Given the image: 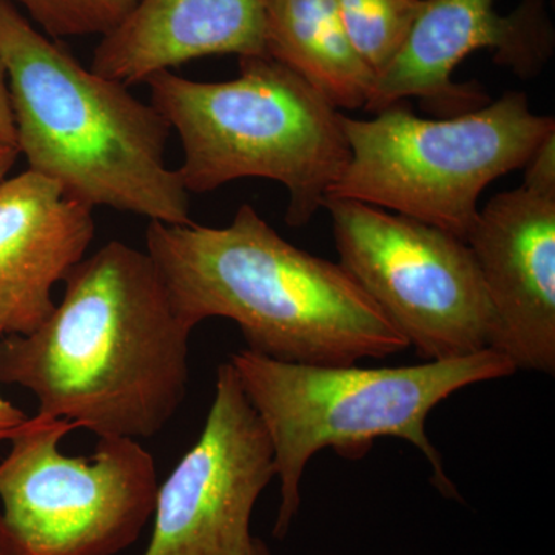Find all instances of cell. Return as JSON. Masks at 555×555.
<instances>
[{
	"mask_svg": "<svg viewBox=\"0 0 555 555\" xmlns=\"http://www.w3.org/2000/svg\"><path fill=\"white\" fill-rule=\"evenodd\" d=\"M36 331L0 341V383L100 437H155L188 393L190 335L147 251L109 241Z\"/></svg>",
	"mask_w": 555,
	"mask_h": 555,
	"instance_id": "obj_1",
	"label": "cell"
},
{
	"mask_svg": "<svg viewBox=\"0 0 555 555\" xmlns=\"http://www.w3.org/2000/svg\"><path fill=\"white\" fill-rule=\"evenodd\" d=\"M145 246L190 327L228 318L258 356L350 366L409 347L339 262L287 243L248 204L228 228L150 221Z\"/></svg>",
	"mask_w": 555,
	"mask_h": 555,
	"instance_id": "obj_2",
	"label": "cell"
},
{
	"mask_svg": "<svg viewBox=\"0 0 555 555\" xmlns=\"http://www.w3.org/2000/svg\"><path fill=\"white\" fill-rule=\"evenodd\" d=\"M0 57L28 170L93 208L192 224L190 195L167 166L171 129L158 109L83 67L11 0H0Z\"/></svg>",
	"mask_w": 555,
	"mask_h": 555,
	"instance_id": "obj_3",
	"label": "cell"
},
{
	"mask_svg": "<svg viewBox=\"0 0 555 555\" xmlns=\"http://www.w3.org/2000/svg\"><path fill=\"white\" fill-rule=\"evenodd\" d=\"M230 363L272 443L281 496L273 528L276 539L287 535L301 506L308 463L326 448L360 456L375 438H401L426 456L437 488L459 496L440 452L427 437V416L456 390L517 371L495 349L401 367L284 363L247 349L232 356Z\"/></svg>",
	"mask_w": 555,
	"mask_h": 555,
	"instance_id": "obj_4",
	"label": "cell"
},
{
	"mask_svg": "<svg viewBox=\"0 0 555 555\" xmlns=\"http://www.w3.org/2000/svg\"><path fill=\"white\" fill-rule=\"evenodd\" d=\"M145 83L150 104L181 139L177 171L189 195L241 178L272 179L288 193L287 224L301 228L349 163L343 113L268 54L240 57L238 78L225 82L167 69Z\"/></svg>",
	"mask_w": 555,
	"mask_h": 555,
	"instance_id": "obj_5",
	"label": "cell"
},
{
	"mask_svg": "<svg viewBox=\"0 0 555 555\" xmlns=\"http://www.w3.org/2000/svg\"><path fill=\"white\" fill-rule=\"evenodd\" d=\"M350 156L326 198L392 210L466 241L483 190L524 169L554 133L550 116L531 112L509 91L485 107L447 119H423L397 102L371 120L341 115Z\"/></svg>",
	"mask_w": 555,
	"mask_h": 555,
	"instance_id": "obj_6",
	"label": "cell"
},
{
	"mask_svg": "<svg viewBox=\"0 0 555 555\" xmlns=\"http://www.w3.org/2000/svg\"><path fill=\"white\" fill-rule=\"evenodd\" d=\"M76 423L36 414L0 462L5 555H118L155 513V459L138 440L100 437L93 454L61 451Z\"/></svg>",
	"mask_w": 555,
	"mask_h": 555,
	"instance_id": "obj_7",
	"label": "cell"
},
{
	"mask_svg": "<svg viewBox=\"0 0 555 555\" xmlns=\"http://www.w3.org/2000/svg\"><path fill=\"white\" fill-rule=\"evenodd\" d=\"M339 264L426 361L494 349L495 318L466 241L403 215L326 198Z\"/></svg>",
	"mask_w": 555,
	"mask_h": 555,
	"instance_id": "obj_8",
	"label": "cell"
},
{
	"mask_svg": "<svg viewBox=\"0 0 555 555\" xmlns=\"http://www.w3.org/2000/svg\"><path fill=\"white\" fill-rule=\"evenodd\" d=\"M273 477L268 430L228 361L198 441L158 486L144 555H247L251 514Z\"/></svg>",
	"mask_w": 555,
	"mask_h": 555,
	"instance_id": "obj_9",
	"label": "cell"
},
{
	"mask_svg": "<svg viewBox=\"0 0 555 555\" xmlns=\"http://www.w3.org/2000/svg\"><path fill=\"white\" fill-rule=\"evenodd\" d=\"M553 49L543 0H524L509 14H500L495 0H425L403 49L375 78L364 108L379 113L420 98L448 118L473 112L489 104V98L473 83L452 80L469 54L492 50L496 64L528 79L542 72Z\"/></svg>",
	"mask_w": 555,
	"mask_h": 555,
	"instance_id": "obj_10",
	"label": "cell"
},
{
	"mask_svg": "<svg viewBox=\"0 0 555 555\" xmlns=\"http://www.w3.org/2000/svg\"><path fill=\"white\" fill-rule=\"evenodd\" d=\"M466 243L494 312V349L517 371L554 375L555 193L525 185L499 193Z\"/></svg>",
	"mask_w": 555,
	"mask_h": 555,
	"instance_id": "obj_11",
	"label": "cell"
},
{
	"mask_svg": "<svg viewBox=\"0 0 555 555\" xmlns=\"http://www.w3.org/2000/svg\"><path fill=\"white\" fill-rule=\"evenodd\" d=\"M93 210L33 170L0 184V334H31L51 315L54 287L93 243Z\"/></svg>",
	"mask_w": 555,
	"mask_h": 555,
	"instance_id": "obj_12",
	"label": "cell"
},
{
	"mask_svg": "<svg viewBox=\"0 0 555 555\" xmlns=\"http://www.w3.org/2000/svg\"><path fill=\"white\" fill-rule=\"evenodd\" d=\"M214 54H268L266 0H138L102 36L90 68L131 86Z\"/></svg>",
	"mask_w": 555,
	"mask_h": 555,
	"instance_id": "obj_13",
	"label": "cell"
},
{
	"mask_svg": "<svg viewBox=\"0 0 555 555\" xmlns=\"http://www.w3.org/2000/svg\"><path fill=\"white\" fill-rule=\"evenodd\" d=\"M268 56L335 107H366L375 75L347 38L337 0H266Z\"/></svg>",
	"mask_w": 555,
	"mask_h": 555,
	"instance_id": "obj_14",
	"label": "cell"
},
{
	"mask_svg": "<svg viewBox=\"0 0 555 555\" xmlns=\"http://www.w3.org/2000/svg\"><path fill=\"white\" fill-rule=\"evenodd\" d=\"M423 3L425 0H337L347 38L375 78L403 49Z\"/></svg>",
	"mask_w": 555,
	"mask_h": 555,
	"instance_id": "obj_15",
	"label": "cell"
},
{
	"mask_svg": "<svg viewBox=\"0 0 555 555\" xmlns=\"http://www.w3.org/2000/svg\"><path fill=\"white\" fill-rule=\"evenodd\" d=\"M28 11L51 38L105 36L126 20L138 0H11Z\"/></svg>",
	"mask_w": 555,
	"mask_h": 555,
	"instance_id": "obj_16",
	"label": "cell"
},
{
	"mask_svg": "<svg viewBox=\"0 0 555 555\" xmlns=\"http://www.w3.org/2000/svg\"><path fill=\"white\" fill-rule=\"evenodd\" d=\"M524 169L525 188L555 193V131L540 142Z\"/></svg>",
	"mask_w": 555,
	"mask_h": 555,
	"instance_id": "obj_17",
	"label": "cell"
},
{
	"mask_svg": "<svg viewBox=\"0 0 555 555\" xmlns=\"http://www.w3.org/2000/svg\"><path fill=\"white\" fill-rule=\"evenodd\" d=\"M16 126H14L13 108H11L9 76L5 64L0 57V145H16Z\"/></svg>",
	"mask_w": 555,
	"mask_h": 555,
	"instance_id": "obj_18",
	"label": "cell"
},
{
	"mask_svg": "<svg viewBox=\"0 0 555 555\" xmlns=\"http://www.w3.org/2000/svg\"><path fill=\"white\" fill-rule=\"evenodd\" d=\"M30 416L24 414L20 408L0 393V443L10 441L16 436L17 430L27 423Z\"/></svg>",
	"mask_w": 555,
	"mask_h": 555,
	"instance_id": "obj_19",
	"label": "cell"
},
{
	"mask_svg": "<svg viewBox=\"0 0 555 555\" xmlns=\"http://www.w3.org/2000/svg\"><path fill=\"white\" fill-rule=\"evenodd\" d=\"M20 150L13 145H0V184L9 178L11 169L20 158Z\"/></svg>",
	"mask_w": 555,
	"mask_h": 555,
	"instance_id": "obj_20",
	"label": "cell"
},
{
	"mask_svg": "<svg viewBox=\"0 0 555 555\" xmlns=\"http://www.w3.org/2000/svg\"><path fill=\"white\" fill-rule=\"evenodd\" d=\"M247 555H272V553H270L269 546L266 545L262 540L255 537L254 543H251L250 551H248Z\"/></svg>",
	"mask_w": 555,
	"mask_h": 555,
	"instance_id": "obj_21",
	"label": "cell"
},
{
	"mask_svg": "<svg viewBox=\"0 0 555 555\" xmlns=\"http://www.w3.org/2000/svg\"><path fill=\"white\" fill-rule=\"evenodd\" d=\"M0 555H5V553H3L2 543H0Z\"/></svg>",
	"mask_w": 555,
	"mask_h": 555,
	"instance_id": "obj_22",
	"label": "cell"
}]
</instances>
